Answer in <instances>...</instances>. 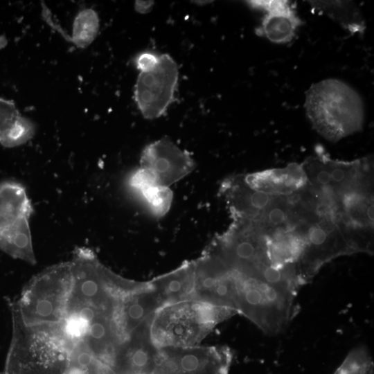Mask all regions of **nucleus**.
Here are the masks:
<instances>
[{
	"label": "nucleus",
	"mask_w": 374,
	"mask_h": 374,
	"mask_svg": "<svg viewBox=\"0 0 374 374\" xmlns=\"http://www.w3.org/2000/svg\"><path fill=\"white\" fill-rule=\"evenodd\" d=\"M220 193L224 197L233 221H252L260 216L275 196L249 187L242 175L231 177L222 181Z\"/></svg>",
	"instance_id": "nucleus-10"
},
{
	"label": "nucleus",
	"mask_w": 374,
	"mask_h": 374,
	"mask_svg": "<svg viewBox=\"0 0 374 374\" xmlns=\"http://www.w3.org/2000/svg\"><path fill=\"white\" fill-rule=\"evenodd\" d=\"M193 261L195 282L190 299L235 310V285L231 269L206 248Z\"/></svg>",
	"instance_id": "nucleus-6"
},
{
	"label": "nucleus",
	"mask_w": 374,
	"mask_h": 374,
	"mask_svg": "<svg viewBox=\"0 0 374 374\" xmlns=\"http://www.w3.org/2000/svg\"><path fill=\"white\" fill-rule=\"evenodd\" d=\"M159 61V55L152 53H143L136 58V65L140 72L148 71L154 67Z\"/></svg>",
	"instance_id": "nucleus-21"
},
{
	"label": "nucleus",
	"mask_w": 374,
	"mask_h": 374,
	"mask_svg": "<svg viewBox=\"0 0 374 374\" xmlns=\"http://www.w3.org/2000/svg\"><path fill=\"white\" fill-rule=\"evenodd\" d=\"M33 206L25 188L14 181L0 184V249L31 260L29 220Z\"/></svg>",
	"instance_id": "nucleus-3"
},
{
	"label": "nucleus",
	"mask_w": 374,
	"mask_h": 374,
	"mask_svg": "<svg viewBox=\"0 0 374 374\" xmlns=\"http://www.w3.org/2000/svg\"><path fill=\"white\" fill-rule=\"evenodd\" d=\"M99 18L91 8L80 11L73 24L72 35L69 39L78 48L87 47L97 36Z\"/></svg>",
	"instance_id": "nucleus-15"
},
{
	"label": "nucleus",
	"mask_w": 374,
	"mask_h": 374,
	"mask_svg": "<svg viewBox=\"0 0 374 374\" xmlns=\"http://www.w3.org/2000/svg\"><path fill=\"white\" fill-rule=\"evenodd\" d=\"M334 374H373V362L364 346L352 350Z\"/></svg>",
	"instance_id": "nucleus-17"
},
{
	"label": "nucleus",
	"mask_w": 374,
	"mask_h": 374,
	"mask_svg": "<svg viewBox=\"0 0 374 374\" xmlns=\"http://www.w3.org/2000/svg\"><path fill=\"white\" fill-rule=\"evenodd\" d=\"M141 167L149 170L158 185L169 187L190 174L196 164L186 151L172 141L163 138L143 150Z\"/></svg>",
	"instance_id": "nucleus-7"
},
{
	"label": "nucleus",
	"mask_w": 374,
	"mask_h": 374,
	"mask_svg": "<svg viewBox=\"0 0 374 374\" xmlns=\"http://www.w3.org/2000/svg\"><path fill=\"white\" fill-rule=\"evenodd\" d=\"M0 374H6V373H0Z\"/></svg>",
	"instance_id": "nucleus-28"
},
{
	"label": "nucleus",
	"mask_w": 374,
	"mask_h": 374,
	"mask_svg": "<svg viewBox=\"0 0 374 374\" xmlns=\"http://www.w3.org/2000/svg\"><path fill=\"white\" fill-rule=\"evenodd\" d=\"M163 305L190 299L194 289V261H186L177 269L150 280Z\"/></svg>",
	"instance_id": "nucleus-13"
},
{
	"label": "nucleus",
	"mask_w": 374,
	"mask_h": 374,
	"mask_svg": "<svg viewBox=\"0 0 374 374\" xmlns=\"http://www.w3.org/2000/svg\"><path fill=\"white\" fill-rule=\"evenodd\" d=\"M20 115L15 103L0 98V132Z\"/></svg>",
	"instance_id": "nucleus-20"
},
{
	"label": "nucleus",
	"mask_w": 374,
	"mask_h": 374,
	"mask_svg": "<svg viewBox=\"0 0 374 374\" xmlns=\"http://www.w3.org/2000/svg\"><path fill=\"white\" fill-rule=\"evenodd\" d=\"M305 108L314 129L330 141H338L360 131L364 124L361 97L337 79L312 84L305 92Z\"/></svg>",
	"instance_id": "nucleus-1"
},
{
	"label": "nucleus",
	"mask_w": 374,
	"mask_h": 374,
	"mask_svg": "<svg viewBox=\"0 0 374 374\" xmlns=\"http://www.w3.org/2000/svg\"><path fill=\"white\" fill-rule=\"evenodd\" d=\"M140 195L143 197L151 212L158 217H163L170 208L173 195L169 187L154 185Z\"/></svg>",
	"instance_id": "nucleus-18"
},
{
	"label": "nucleus",
	"mask_w": 374,
	"mask_h": 374,
	"mask_svg": "<svg viewBox=\"0 0 374 374\" xmlns=\"http://www.w3.org/2000/svg\"><path fill=\"white\" fill-rule=\"evenodd\" d=\"M125 299L121 308V317L123 328L127 334L150 325L156 312L163 305L150 281L141 283Z\"/></svg>",
	"instance_id": "nucleus-12"
},
{
	"label": "nucleus",
	"mask_w": 374,
	"mask_h": 374,
	"mask_svg": "<svg viewBox=\"0 0 374 374\" xmlns=\"http://www.w3.org/2000/svg\"><path fill=\"white\" fill-rule=\"evenodd\" d=\"M160 348L161 374H229L233 357L224 346Z\"/></svg>",
	"instance_id": "nucleus-5"
},
{
	"label": "nucleus",
	"mask_w": 374,
	"mask_h": 374,
	"mask_svg": "<svg viewBox=\"0 0 374 374\" xmlns=\"http://www.w3.org/2000/svg\"><path fill=\"white\" fill-rule=\"evenodd\" d=\"M94 315V311L89 307L83 308L79 312V318L87 323L93 320Z\"/></svg>",
	"instance_id": "nucleus-26"
},
{
	"label": "nucleus",
	"mask_w": 374,
	"mask_h": 374,
	"mask_svg": "<svg viewBox=\"0 0 374 374\" xmlns=\"http://www.w3.org/2000/svg\"><path fill=\"white\" fill-rule=\"evenodd\" d=\"M35 133L33 122L21 115L0 132V143L6 148L21 145L30 140Z\"/></svg>",
	"instance_id": "nucleus-16"
},
{
	"label": "nucleus",
	"mask_w": 374,
	"mask_h": 374,
	"mask_svg": "<svg viewBox=\"0 0 374 374\" xmlns=\"http://www.w3.org/2000/svg\"><path fill=\"white\" fill-rule=\"evenodd\" d=\"M149 326L132 333L134 337L124 350L114 354L109 366L114 374H159L161 351L152 342Z\"/></svg>",
	"instance_id": "nucleus-8"
},
{
	"label": "nucleus",
	"mask_w": 374,
	"mask_h": 374,
	"mask_svg": "<svg viewBox=\"0 0 374 374\" xmlns=\"http://www.w3.org/2000/svg\"><path fill=\"white\" fill-rule=\"evenodd\" d=\"M154 4L150 1H136L135 2V8L140 13H146L150 11Z\"/></svg>",
	"instance_id": "nucleus-27"
},
{
	"label": "nucleus",
	"mask_w": 374,
	"mask_h": 374,
	"mask_svg": "<svg viewBox=\"0 0 374 374\" xmlns=\"http://www.w3.org/2000/svg\"><path fill=\"white\" fill-rule=\"evenodd\" d=\"M311 8L324 15L351 34H364L365 21L359 8L351 1H308Z\"/></svg>",
	"instance_id": "nucleus-14"
},
{
	"label": "nucleus",
	"mask_w": 374,
	"mask_h": 374,
	"mask_svg": "<svg viewBox=\"0 0 374 374\" xmlns=\"http://www.w3.org/2000/svg\"><path fill=\"white\" fill-rule=\"evenodd\" d=\"M107 330L106 326L101 322H96L89 328V335L94 339H101L106 337Z\"/></svg>",
	"instance_id": "nucleus-24"
},
{
	"label": "nucleus",
	"mask_w": 374,
	"mask_h": 374,
	"mask_svg": "<svg viewBox=\"0 0 374 374\" xmlns=\"http://www.w3.org/2000/svg\"><path fill=\"white\" fill-rule=\"evenodd\" d=\"M87 323L80 318L76 320L70 321L67 325V330L71 335L80 336L84 332Z\"/></svg>",
	"instance_id": "nucleus-23"
},
{
	"label": "nucleus",
	"mask_w": 374,
	"mask_h": 374,
	"mask_svg": "<svg viewBox=\"0 0 374 374\" xmlns=\"http://www.w3.org/2000/svg\"><path fill=\"white\" fill-rule=\"evenodd\" d=\"M236 314L229 307L186 299L161 307L150 322L149 333L159 348L194 346L218 323Z\"/></svg>",
	"instance_id": "nucleus-2"
},
{
	"label": "nucleus",
	"mask_w": 374,
	"mask_h": 374,
	"mask_svg": "<svg viewBox=\"0 0 374 374\" xmlns=\"http://www.w3.org/2000/svg\"><path fill=\"white\" fill-rule=\"evenodd\" d=\"M53 311L52 303L48 300L39 301L36 306L37 313L42 317L49 316Z\"/></svg>",
	"instance_id": "nucleus-25"
},
{
	"label": "nucleus",
	"mask_w": 374,
	"mask_h": 374,
	"mask_svg": "<svg viewBox=\"0 0 374 374\" xmlns=\"http://www.w3.org/2000/svg\"><path fill=\"white\" fill-rule=\"evenodd\" d=\"M249 6L262 11L261 24L256 28V35L265 37L276 44L290 42L303 24L294 6L287 0L247 1Z\"/></svg>",
	"instance_id": "nucleus-9"
},
{
	"label": "nucleus",
	"mask_w": 374,
	"mask_h": 374,
	"mask_svg": "<svg viewBox=\"0 0 374 374\" xmlns=\"http://www.w3.org/2000/svg\"><path fill=\"white\" fill-rule=\"evenodd\" d=\"M251 188L273 196H288L308 184L302 165L290 163L283 168L270 169L242 175Z\"/></svg>",
	"instance_id": "nucleus-11"
},
{
	"label": "nucleus",
	"mask_w": 374,
	"mask_h": 374,
	"mask_svg": "<svg viewBox=\"0 0 374 374\" xmlns=\"http://www.w3.org/2000/svg\"><path fill=\"white\" fill-rule=\"evenodd\" d=\"M98 290V283L92 279L85 280L81 285V291L82 294L87 296H93L96 295Z\"/></svg>",
	"instance_id": "nucleus-22"
},
{
	"label": "nucleus",
	"mask_w": 374,
	"mask_h": 374,
	"mask_svg": "<svg viewBox=\"0 0 374 374\" xmlns=\"http://www.w3.org/2000/svg\"><path fill=\"white\" fill-rule=\"evenodd\" d=\"M129 185L132 189L141 194L150 187L158 184L154 175L149 170L140 167L130 176Z\"/></svg>",
	"instance_id": "nucleus-19"
},
{
	"label": "nucleus",
	"mask_w": 374,
	"mask_h": 374,
	"mask_svg": "<svg viewBox=\"0 0 374 374\" xmlns=\"http://www.w3.org/2000/svg\"><path fill=\"white\" fill-rule=\"evenodd\" d=\"M178 68L168 54L159 55L152 69L140 72L134 89V99L144 118L161 116L173 102L178 82Z\"/></svg>",
	"instance_id": "nucleus-4"
}]
</instances>
